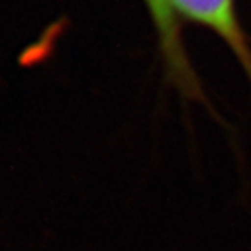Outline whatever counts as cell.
I'll return each mask as SVG.
<instances>
[{
	"instance_id": "1",
	"label": "cell",
	"mask_w": 251,
	"mask_h": 251,
	"mask_svg": "<svg viewBox=\"0 0 251 251\" xmlns=\"http://www.w3.org/2000/svg\"><path fill=\"white\" fill-rule=\"evenodd\" d=\"M171 11L190 23L211 30L224 40L251 82V40L239 20L235 0H166Z\"/></svg>"
},
{
	"instance_id": "2",
	"label": "cell",
	"mask_w": 251,
	"mask_h": 251,
	"mask_svg": "<svg viewBox=\"0 0 251 251\" xmlns=\"http://www.w3.org/2000/svg\"><path fill=\"white\" fill-rule=\"evenodd\" d=\"M145 4L155 25L169 80L181 89L192 87L197 82V75L185 51L181 26L178 23L176 14L171 11L166 0H145Z\"/></svg>"
}]
</instances>
